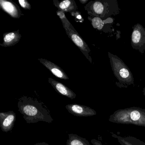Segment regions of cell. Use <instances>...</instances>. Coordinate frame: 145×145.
Instances as JSON below:
<instances>
[{"label":"cell","mask_w":145,"mask_h":145,"mask_svg":"<svg viewBox=\"0 0 145 145\" xmlns=\"http://www.w3.org/2000/svg\"><path fill=\"white\" fill-rule=\"evenodd\" d=\"M18 111L27 123L40 121L50 123L53 121L47 107L35 98L24 96L18 99Z\"/></svg>","instance_id":"1"},{"label":"cell","mask_w":145,"mask_h":145,"mask_svg":"<svg viewBox=\"0 0 145 145\" xmlns=\"http://www.w3.org/2000/svg\"><path fill=\"white\" fill-rule=\"evenodd\" d=\"M112 123L145 127V109L132 107L117 110L109 116Z\"/></svg>","instance_id":"2"},{"label":"cell","mask_w":145,"mask_h":145,"mask_svg":"<svg viewBox=\"0 0 145 145\" xmlns=\"http://www.w3.org/2000/svg\"><path fill=\"white\" fill-rule=\"evenodd\" d=\"M88 15L102 20L110 18L119 13L118 5L116 0H97L91 1L85 6Z\"/></svg>","instance_id":"3"},{"label":"cell","mask_w":145,"mask_h":145,"mask_svg":"<svg viewBox=\"0 0 145 145\" xmlns=\"http://www.w3.org/2000/svg\"><path fill=\"white\" fill-rule=\"evenodd\" d=\"M110 63L114 75L122 84L130 85L134 83V78L129 68L121 59L108 52Z\"/></svg>","instance_id":"4"},{"label":"cell","mask_w":145,"mask_h":145,"mask_svg":"<svg viewBox=\"0 0 145 145\" xmlns=\"http://www.w3.org/2000/svg\"><path fill=\"white\" fill-rule=\"evenodd\" d=\"M131 44L132 48L143 54L145 50V29L139 24L133 27Z\"/></svg>","instance_id":"5"},{"label":"cell","mask_w":145,"mask_h":145,"mask_svg":"<svg viewBox=\"0 0 145 145\" xmlns=\"http://www.w3.org/2000/svg\"><path fill=\"white\" fill-rule=\"evenodd\" d=\"M65 31L69 38L80 49V51L84 55L86 58L91 63L92 59L89 54L91 52L90 50L88 45L80 35L76 29H69Z\"/></svg>","instance_id":"6"},{"label":"cell","mask_w":145,"mask_h":145,"mask_svg":"<svg viewBox=\"0 0 145 145\" xmlns=\"http://www.w3.org/2000/svg\"><path fill=\"white\" fill-rule=\"evenodd\" d=\"M66 108L69 112L77 117H90L97 114L96 112L91 108L76 103L68 104Z\"/></svg>","instance_id":"7"},{"label":"cell","mask_w":145,"mask_h":145,"mask_svg":"<svg viewBox=\"0 0 145 145\" xmlns=\"http://www.w3.org/2000/svg\"><path fill=\"white\" fill-rule=\"evenodd\" d=\"M16 119V113L13 111L0 113V126L2 131L7 132L12 131Z\"/></svg>","instance_id":"8"},{"label":"cell","mask_w":145,"mask_h":145,"mask_svg":"<svg viewBox=\"0 0 145 145\" xmlns=\"http://www.w3.org/2000/svg\"><path fill=\"white\" fill-rule=\"evenodd\" d=\"M0 7L12 18H19L24 15L19 6L12 1L0 0Z\"/></svg>","instance_id":"9"},{"label":"cell","mask_w":145,"mask_h":145,"mask_svg":"<svg viewBox=\"0 0 145 145\" xmlns=\"http://www.w3.org/2000/svg\"><path fill=\"white\" fill-rule=\"evenodd\" d=\"M38 60L56 77L61 79H69V78L62 69L58 67L57 65L50 61L43 58H40Z\"/></svg>","instance_id":"10"},{"label":"cell","mask_w":145,"mask_h":145,"mask_svg":"<svg viewBox=\"0 0 145 145\" xmlns=\"http://www.w3.org/2000/svg\"><path fill=\"white\" fill-rule=\"evenodd\" d=\"M48 82L54 89L61 95L72 100L76 98V94L61 82L56 81L52 78L48 79Z\"/></svg>","instance_id":"11"},{"label":"cell","mask_w":145,"mask_h":145,"mask_svg":"<svg viewBox=\"0 0 145 145\" xmlns=\"http://www.w3.org/2000/svg\"><path fill=\"white\" fill-rule=\"evenodd\" d=\"M21 38L19 30L5 33L3 34V43L0 44V46L6 47L15 45L19 42Z\"/></svg>","instance_id":"12"},{"label":"cell","mask_w":145,"mask_h":145,"mask_svg":"<svg viewBox=\"0 0 145 145\" xmlns=\"http://www.w3.org/2000/svg\"><path fill=\"white\" fill-rule=\"evenodd\" d=\"M53 4L58 10L61 11L65 13L69 12L71 13L78 10L76 2L74 0H64L61 1L53 0Z\"/></svg>","instance_id":"13"},{"label":"cell","mask_w":145,"mask_h":145,"mask_svg":"<svg viewBox=\"0 0 145 145\" xmlns=\"http://www.w3.org/2000/svg\"><path fill=\"white\" fill-rule=\"evenodd\" d=\"M112 137L116 138L120 145H145V142L140 139L132 136L123 137L112 134Z\"/></svg>","instance_id":"14"},{"label":"cell","mask_w":145,"mask_h":145,"mask_svg":"<svg viewBox=\"0 0 145 145\" xmlns=\"http://www.w3.org/2000/svg\"><path fill=\"white\" fill-rule=\"evenodd\" d=\"M67 145H91L86 138L81 137L76 134L68 135Z\"/></svg>","instance_id":"15"},{"label":"cell","mask_w":145,"mask_h":145,"mask_svg":"<svg viewBox=\"0 0 145 145\" xmlns=\"http://www.w3.org/2000/svg\"><path fill=\"white\" fill-rule=\"evenodd\" d=\"M88 19L90 21L93 28L99 31H105L104 27L106 26V20H102L98 17L89 16Z\"/></svg>","instance_id":"16"},{"label":"cell","mask_w":145,"mask_h":145,"mask_svg":"<svg viewBox=\"0 0 145 145\" xmlns=\"http://www.w3.org/2000/svg\"><path fill=\"white\" fill-rule=\"evenodd\" d=\"M56 14L61 21L63 28L65 30H67L69 29H74V28L73 27L72 25L71 24V23L69 22V21L66 17L65 12L57 10V11Z\"/></svg>","instance_id":"17"},{"label":"cell","mask_w":145,"mask_h":145,"mask_svg":"<svg viewBox=\"0 0 145 145\" xmlns=\"http://www.w3.org/2000/svg\"><path fill=\"white\" fill-rule=\"evenodd\" d=\"M70 15L74 18V20L76 22L83 23L84 19L82 16V14L78 11L77 10L74 12L70 13Z\"/></svg>","instance_id":"18"},{"label":"cell","mask_w":145,"mask_h":145,"mask_svg":"<svg viewBox=\"0 0 145 145\" xmlns=\"http://www.w3.org/2000/svg\"><path fill=\"white\" fill-rule=\"evenodd\" d=\"M18 2L23 9L26 10H31V5L27 0H19Z\"/></svg>","instance_id":"19"},{"label":"cell","mask_w":145,"mask_h":145,"mask_svg":"<svg viewBox=\"0 0 145 145\" xmlns=\"http://www.w3.org/2000/svg\"><path fill=\"white\" fill-rule=\"evenodd\" d=\"M91 143L93 145H103L101 142L96 140V139H92L91 140Z\"/></svg>","instance_id":"20"},{"label":"cell","mask_w":145,"mask_h":145,"mask_svg":"<svg viewBox=\"0 0 145 145\" xmlns=\"http://www.w3.org/2000/svg\"><path fill=\"white\" fill-rule=\"evenodd\" d=\"M33 145H49V144L44 142H39V143H36V144Z\"/></svg>","instance_id":"21"},{"label":"cell","mask_w":145,"mask_h":145,"mask_svg":"<svg viewBox=\"0 0 145 145\" xmlns=\"http://www.w3.org/2000/svg\"><path fill=\"white\" fill-rule=\"evenodd\" d=\"M80 2L82 4H85L86 2H88V0H79Z\"/></svg>","instance_id":"22"},{"label":"cell","mask_w":145,"mask_h":145,"mask_svg":"<svg viewBox=\"0 0 145 145\" xmlns=\"http://www.w3.org/2000/svg\"></svg>","instance_id":"23"}]
</instances>
